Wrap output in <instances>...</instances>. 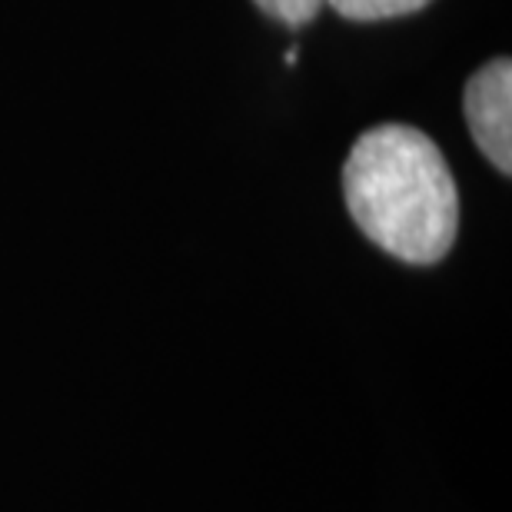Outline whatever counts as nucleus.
I'll use <instances>...</instances> for the list:
<instances>
[{"label": "nucleus", "instance_id": "2", "mask_svg": "<svg viewBox=\"0 0 512 512\" xmlns=\"http://www.w3.org/2000/svg\"><path fill=\"white\" fill-rule=\"evenodd\" d=\"M466 124L489 163L509 177L512 173V64L509 57L489 60L466 80L463 94Z\"/></svg>", "mask_w": 512, "mask_h": 512}, {"label": "nucleus", "instance_id": "3", "mask_svg": "<svg viewBox=\"0 0 512 512\" xmlns=\"http://www.w3.org/2000/svg\"><path fill=\"white\" fill-rule=\"evenodd\" d=\"M336 14L356 24H373V20H393V17H409L416 10L429 7L433 0H326Z\"/></svg>", "mask_w": 512, "mask_h": 512}, {"label": "nucleus", "instance_id": "4", "mask_svg": "<svg viewBox=\"0 0 512 512\" xmlns=\"http://www.w3.org/2000/svg\"><path fill=\"white\" fill-rule=\"evenodd\" d=\"M266 17H273L276 24L286 27H303L313 24L320 17V10L326 7V0H253Z\"/></svg>", "mask_w": 512, "mask_h": 512}, {"label": "nucleus", "instance_id": "1", "mask_svg": "<svg viewBox=\"0 0 512 512\" xmlns=\"http://www.w3.org/2000/svg\"><path fill=\"white\" fill-rule=\"evenodd\" d=\"M343 197L363 237L396 260L433 266L453 250L459 193L446 157L423 130H366L346 157Z\"/></svg>", "mask_w": 512, "mask_h": 512}]
</instances>
